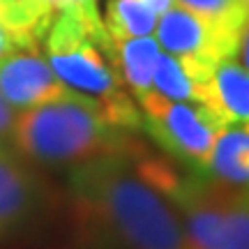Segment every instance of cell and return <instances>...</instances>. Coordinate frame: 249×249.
<instances>
[{"label":"cell","mask_w":249,"mask_h":249,"mask_svg":"<svg viewBox=\"0 0 249 249\" xmlns=\"http://www.w3.org/2000/svg\"><path fill=\"white\" fill-rule=\"evenodd\" d=\"M129 150L67 171L60 203L76 249H189L178 214L136 173Z\"/></svg>","instance_id":"cell-1"},{"label":"cell","mask_w":249,"mask_h":249,"mask_svg":"<svg viewBox=\"0 0 249 249\" xmlns=\"http://www.w3.org/2000/svg\"><path fill=\"white\" fill-rule=\"evenodd\" d=\"M42 44L49 67L67 88L97 99L113 127L143 132L141 108L120 81L97 2L58 12Z\"/></svg>","instance_id":"cell-2"},{"label":"cell","mask_w":249,"mask_h":249,"mask_svg":"<svg viewBox=\"0 0 249 249\" xmlns=\"http://www.w3.org/2000/svg\"><path fill=\"white\" fill-rule=\"evenodd\" d=\"M134 132L107 120L97 99L70 90L65 97L17 113L9 145L35 166L71 169L107 155L127 152Z\"/></svg>","instance_id":"cell-3"},{"label":"cell","mask_w":249,"mask_h":249,"mask_svg":"<svg viewBox=\"0 0 249 249\" xmlns=\"http://www.w3.org/2000/svg\"><path fill=\"white\" fill-rule=\"evenodd\" d=\"M161 196L178 214L189 249H249V189L185 166Z\"/></svg>","instance_id":"cell-4"},{"label":"cell","mask_w":249,"mask_h":249,"mask_svg":"<svg viewBox=\"0 0 249 249\" xmlns=\"http://www.w3.org/2000/svg\"><path fill=\"white\" fill-rule=\"evenodd\" d=\"M143 132L182 166L203 171L217 136L226 124L210 107L196 102H173L148 92L139 102Z\"/></svg>","instance_id":"cell-5"},{"label":"cell","mask_w":249,"mask_h":249,"mask_svg":"<svg viewBox=\"0 0 249 249\" xmlns=\"http://www.w3.org/2000/svg\"><path fill=\"white\" fill-rule=\"evenodd\" d=\"M58 208L39 166L21 157L9 143H0V242L35 235Z\"/></svg>","instance_id":"cell-6"},{"label":"cell","mask_w":249,"mask_h":249,"mask_svg":"<svg viewBox=\"0 0 249 249\" xmlns=\"http://www.w3.org/2000/svg\"><path fill=\"white\" fill-rule=\"evenodd\" d=\"M242 33L214 26L182 7H171L157 23V42L171 55L194 58L205 65H217L238 53Z\"/></svg>","instance_id":"cell-7"},{"label":"cell","mask_w":249,"mask_h":249,"mask_svg":"<svg viewBox=\"0 0 249 249\" xmlns=\"http://www.w3.org/2000/svg\"><path fill=\"white\" fill-rule=\"evenodd\" d=\"M70 92L39 51L14 49L0 58V97L17 113L60 99Z\"/></svg>","instance_id":"cell-8"},{"label":"cell","mask_w":249,"mask_h":249,"mask_svg":"<svg viewBox=\"0 0 249 249\" xmlns=\"http://www.w3.org/2000/svg\"><path fill=\"white\" fill-rule=\"evenodd\" d=\"M213 67L214 65H205L194 58L160 51L152 71V90L173 102H196L208 107V86Z\"/></svg>","instance_id":"cell-9"},{"label":"cell","mask_w":249,"mask_h":249,"mask_svg":"<svg viewBox=\"0 0 249 249\" xmlns=\"http://www.w3.org/2000/svg\"><path fill=\"white\" fill-rule=\"evenodd\" d=\"M208 107L224 124L249 129V71L233 58L213 67Z\"/></svg>","instance_id":"cell-10"},{"label":"cell","mask_w":249,"mask_h":249,"mask_svg":"<svg viewBox=\"0 0 249 249\" xmlns=\"http://www.w3.org/2000/svg\"><path fill=\"white\" fill-rule=\"evenodd\" d=\"M203 173L219 185L249 189V129L226 124L214 141Z\"/></svg>","instance_id":"cell-11"},{"label":"cell","mask_w":249,"mask_h":249,"mask_svg":"<svg viewBox=\"0 0 249 249\" xmlns=\"http://www.w3.org/2000/svg\"><path fill=\"white\" fill-rule=\"evenodd\" d=\"M113 60L120 74L123 86L129 90L134 102L152 92V71L161 46L155 37H129V39H111Z\"/></svg>","instance_id":"cell-12"},{"label":"cell","mask_w":249,"mask_h":249,"mask_svg":"<svg viewBox=\"0 0 249 249\" xmlns=\"http://www.w3.org/2000/svg\"><path fill=\"white\" fill-rule=\"evenodd\" d=\"M53 17L46 0H0V28L23 51H39Z\"/></svg>","instance_id":"cell-13"},{"label":"cell","mask_w":249,"mask_h":249,"mask_svg":"<svg viewBox=\"0 0 249 249\" xmlns=\"http://www.w3.org/2000/svg\"><path fill=\"white\" fill-rule=\"evenodd\" d=\"M104 28L111 39L145 37L157 28V14L143 0H111L104 17Z\"/></svg>","instance_id":"cell-14"},{"label":"cell","mask_w":249,"mask_h":249,"mask_svg":"<svg viewBox=\"0 0 249 249\" xmlns=\"http://www.w3.org/2000/svg\"><path fill=\"white\" fill-rule=\"evenodd\" d=\"M176 5L233 33H242L249 18L247 0H176Z\"/></svg>","instance_id":"cell-15"},{"label":"cell","mask_w":249,"mask_h":249,"mask_svg":"<svg viewBox=\"0 0 249 249\" xmlns=\"http://www.w3.org/2000/svg\"><path fill=\"white\" fill-rule=\"evenodd\" d=\"M17 120V111L0 97V143H9V134Z\"/></svg>","instance_id":"cell-16"},{"label":"cell","mask_w":249,"mask_h":249,"mask_svg":"<svg viewBox=\"0 0 249 249\" xmlns=\"http://www.w3.org/2000/svg\"><path fill=\"white\" fill-rule=\"evenodd\" d=\"M238 53L242 58V67L249 71V18L245 28H242V37H240V44H238Z\"/></svg>","instance_id":"cell-17"},{"label":"cell","mask_w":249,"mask_h":249,"mask_svg":"<svg viewBox=\"0 0 249 249\" xmlns=\"http://www.w3.org/2000/svg\"><path fill=\"white\" fill-rule=\"evenodd\" d=\"M49 2V7L53 9L55 14L62 12V9L67 7H79V5H92V2H97V0H46Z\"/></svg>","instance_id":"cell-18"},{"label":"cell","mask_w":249,"mask_h":249,"mask_svg":"<svg viewBox=\"0 0 249 249\" xmlns=\"http://www.w3.org/2000/svg\"><path fill=\"white\" fill-rule=\"evenodd\" d=\"M148 7L155 12V14H164V12H169L173 7V0H143Z\"/></svg>","instance_id":"cell-19"},{"label":"cell","mask_w":249,"mask_h":249,"mask_svg":"<svg viewBox=\"0 0 249 249\" xmlns=\"http://www.w3.org/2000/svg\"><path fill=\"white\" fill-rule=\"evenodd\" d=\"M14 49H17V46L12 44V39L7 37V33H5V30L0 28V58H5L7 53H12Z\"/></svg>","instance_id":"cell-20"}]
</instances>
